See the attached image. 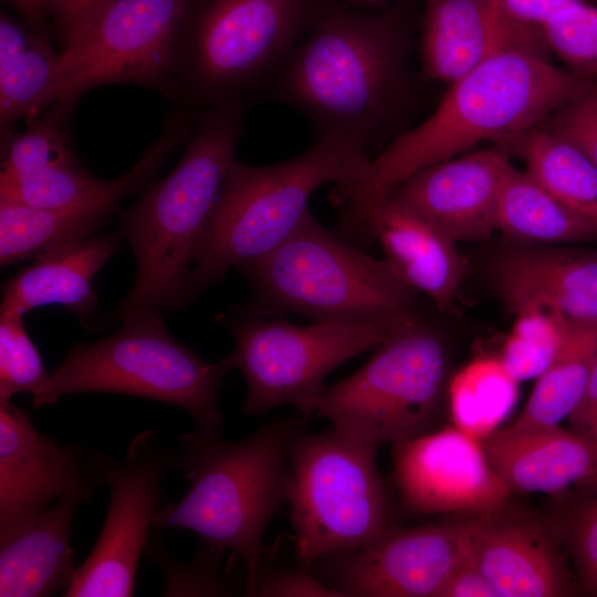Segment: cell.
Returning <instances> with one entry per match:
<instances>
[{"label":"cell","mask_w":597,"mask_h":597,"mask_svg":"<svg viewBox=\"0 0 597 597\" xmlns=\"http://www.w3.org/2000/svg\"><path fill=\"white\" fill-rule=\"evenodd\" d=\"M316 8L315 0H189L165 95L197 114L261 102Z\"/></svg>","instance_id":"8992f818"},{"label":"cell","mask_w":597,"mask_h":597,"mask_svg":"<svg viewBox=\"0 0 597 597\" xmlns=\"http://www.w3.org/2000/svg\"><path fill=\"white\" fill-rule=\"evenodd\" d=\"M73 106L55 102L42 118L21 134L1 142L0 185L13 182L46 167L77 164L65 122Z\"/></svg>","instance_id":"4dcf8cb0"},{"label":"cell","mask_w":597,"mask_h":597,"mask_svg":"<svg viewBox=\"0 0 597 597\" xmlns=\"http://www.w3.org/2000/svg\"><path fill=\"white\" fill-rule=\"evenodd\" d=\"M95 486L71 491L0 543L1 597H48L70 588L77 569L72 524L77 507L90 501Z\"/></svg>","instance_id":"cb8c5ba5"},{"label":"cell","mask_w":597,"mask_h":597,"mask_svg":"<svg viewBox=\"0 0 597 597\" xmlns=\"http://www.w3.org/2000/svg\"><path fill=\"white\" fill-rule=\"evenodd\" d=\"M81 443L60 444L29 413L0 402V543L71 491L96 484Z\"/></svg>","instance_id":"2e32d148"},{"label":"cell","mask_w":597,"mask_h":597,"mask_svg":"<svg viewBox=\"0 0 597 597\" xmlns=\"http://www.w3.org/2000/svg\"><path fill=\"white\" fill-rule=\"evenodd\" d=\"M118 238L90 237L33 260L2 285L0 313L24 314L36 307L61 305L83 326L93 327L98 302L93 279L115 252Z\"/></svg>","instance_id":"d4e9b609"},{"label":"cell","mask_w":597,"mask_h":597,"mask_svg":"<svg viewBox=\"0 0 597 597\" xmlns=\"http://www.w3.org/2000/svg\"><path fill=\"white\" fill-rule=\"evenodd\" d=\"M378 449L336 429L294 436L287 503L295 554L306 567L365 547L392 526Z\"/></svg>","instance_id":"30bf717a"},{"label":"cell","mask_w":597,"mask_h":597,"mask_svg":"<svg viewBox=\"0 0 597 597\" xmlns=\"http://www.w3.org/2000/svg\"><path fill=\"white\" fill-rule=\"evenodd\" d=\"M498 231L510 238L547 244L597 240V227L579 216L525 170L512 163L498 197Z\"/></svg>","instance_id":"83f0119b"},{"label":"cell","mask_w":597,"mask_h":597,"mask_svg":"<svg viewBox=\"0 0 597 597\" xmlns=\"http://www.w3.org/2000/svg\"><path fill=\"white\" fill-rule=\"evenodd\" d=\"M449 350L420 314L398 327L356 373L325 386L312 413L377 447L408 441L439 422L449 385Z\"/></svg>","instance_id":"9c48e42d"},{"label":"cell","mask_w":597,"mask_h":597,"mask_svg":"<svg viewBox=\"0 0 597 597\" xmlns=\"http://www.w3.org/2000/svg\"><path fill=\"white\" fill-rule=\"evenodd\" d=\"M537 30L549 52L573 73L597 76V6L589 0H556Z\"/></svg>","instance_id":"d6a6232c"},{"label":"cell","mask_w":597,"mask_h":597,"mask_svg":"<svg viewBox=\"0 0 597 597\" xmlns=\"http://www.w3.org/2000/svg\"><path fill=\"white\" fill-rule=\"evenodd\" d=\"M568 420L573 430L597 441V355L584 396Z\"/></svg>","instance_id":"60d3db41"},{"label":"cell","mask_w":597,"mask_h":597,"mask_svg":"<svg viewBox=\"0 0 597 597\" xmlns=\"http://www.w3.org/2000/svg\"><path fill=\"white\" fill-rule=\"evenodd\" d=\"M61 52L39 32L0 14V132L13 135L15 122L31 124L57 101Z\"/></svg>","instance_id":"484cf974"},{"label":"cell","mask_w":597,"mask_h":597,"mask_svg":"<svg viewBox=\"0 0 597 597\" xmlns=\"http://www.w3.org/2000/svg\"><path fill=\"white\" fill-rule=\"evenodd\" d=\"M251 107L230 103L203 111L172 171L121 212L118 234L133 250L136 276L109 320L189 301L191 254L235 161Z\"/></svg>","instance_id":"277c9868"},{"label":"cell","mask_w":597,"mask_h":597,"mask_svg":"<svg viewBox=\"0 0 597 597\" xmlns=\"http://www.w3.org/2000/svg\"><path fill=\"white\" fill-rule=\"evenodd\" d=\"M348 6L357 9H377L383 8L389 2H397L400 0H345Z\"/></svg>","instance_id":"ee69618b"},{"label":"cell","mask_w":597,"mask_h":597,"mask_svg":"<svg viewBox=\"0 0 597 597\" xmlns=\"http://www.w3.org/2000/svg\"><path fill=\"white\" fill-rule=\"evenodd\" d=\"M507 49L551 53L540 31L511 17L498 0H423L422 77L450 85Z\"/></svg>","instance_id":"d6986e66"},{"label":"cell","mask_w":597,"mask_h":597,"mask_svg":"<svg viewBox=\"0 0 597 597\" xmlns=\"http://www.w3.org/2000/svg\"><path fill=\"white\" fill-rule=\"evenodd\" d=\"M410 0L367 11L317 1L315 14L265 86L261 101L302 114L315 140L369 158L391 134L410 96Z\"/></svg>","instance_id":"6da1fadb"},{"label":"cell","mask_w":597,"mask_h":597,"mask_svg":"<svg viewBox=\"0 0 597 597\" xmlns=\"http://www.w3.org/2000/svg\"><path fill=\"white\" fill-rule=\"evenodd\" d=\"M145 553L161 570L165 596H231L237 593V584L220 570V552L207 547L188 562H178L149 538Z\"/></svg>","instance_id":"8d00e7d4"},{"label":"cell","mask_w":597,"mask_h":597,"mask_svg":"<svg viewBox=\"0 0 597 597\" xmlns=\"http://www.w3.org/2000/svg\"><path fill=\"white\" fill-rule=\"evenodd\" d=\"M409 321L298 326L282 320L223 316L234 338L233 350L223 358L230 369L243 374L248 386L242 412L256 416L294 405L303 417H311L312 405L334 368L379 346Z\"/></svg>","instance_id":"8fae6325"},{"label":"cell","mask_w":597,"mask_h":597,"mask_svg":"<svg viewBox=\"0 0 597 597\" xmlns=\"http://www.w3.org/2000/svg\"><path fill=\"white\" fill-rule=\"evenodd\" d=\"M494 145L519 157L531 177L597 227V165L576 145L540 125Z\"/></svg>","instance_id":"4316f807"},{"label":"cell","mask_w":597,"mask_h":597,"mask_svg":"<svg viewBox=\"0 0 597 597\" xmlns=\"http://www.w3.org/2000/svg\"><path fill=\"white\" fill-rule=\"evenodd\" d=\"M116 182L98 180L80 164L53 166L0 185V202H17L36 208H63L101 195Z\"/></svg>","instance_id":"e575fe53"},{"label":"cell","mask_w":597,"mask_h":597,"mask_svg":"<svg viewBox=\"0 0 597 597\" xmlns=\"http://www.w3.org/2000/svg\"><path fill=\"white\" fill-rule=\"evenodd\" d=\"M302 422L275 419L239 441L197 430L181 434L171 448L172 470L189 489L159 506L153 527L192 531L209 548L230 551L244 565L245 595L253 596L263 534L287 502L289 451Z\"/></svg>","instance_id":"3957f363"},{"label":"cell","mask_w":597,"mask_h":597,"mask_svg":"<svg viewBox=\"0 0 597 597\" xmlns=\"http://www.w3.org/2000/svg\"><path fill=\"white\" fill-rule=\"evenodd\" d=\"M10 3L24 19L28 25L40 33L46 12L45 0H4Z\"/></svg>","instance_id":"7bdbcfd3"},{"label":"cell","mask_w":597,"mask_h":597,"mask_svg":"<svg viewBox=\"0 0 597 597\" xmlns=\"http://www.w3.org/2000/svg\"><path fill=\"white\" fill-rule=\"evenodd\" d=\"M391 476L404 507L416 514L484 513L512 494L480 440L458 427L394 444Z\"/></svg>","instance_id":"9a60e30c"},{"label":"cell","mask_w":597,"mask_h":597,"mask_svg":"<svg viewBox=\"0 0 597 597\" xmlns=\"http://www.w3.org/2000/svg\"><path fill=\"white\" fill-rule=\"evenodd\" d=\"M188 1H104L63 35L56 102L74 106L88 90L118 83L165 94Z\"/></svg>","instance_id":"7c38bea8"},{"label":"cell","mask_w":597,"mask_h":597,"mask_svg":"<svg viewBox=\"0 0 597 597\" xmlns=\"http://www.w3.org/2000/svg\"><path fill=\"white\" fill-rule=\"evenodd\" d=\"M114 334L72 346L57 369L32 395L33 408L62 396L112 392L151 399L185 409L196 430L220 434L224 425L218 398L231 370L222 357L208 363L170 336L159 310H143L122 320Z\"/></svg>","instance_id":"ba28073f"},{"label":"cell","mask_w":597,"mask_h":597,"mask_svg":"<svg viewBox=\"0 0 597 597\" xmlns=\"http://www.w3.org/2000/svg\"><path fill=\"white\" fill-rule=\"evenodd\" d=\"M378 241L385 260L416 292L425 293L444 313L455 308L459 289L468 273L457 242L431 222L385 198L366 214L356 245Z\"/></svg>","instance_id":"44dd1931"},{"label":"cell","mask_w":597,"mask_h":597,"mask_svg":"<svg viewBox=\"0 0 597 597\" xmlns=\"http://www.w3.org/2000/svg\"><path fill=\"white\" fill-rule=\"evenodd\" d=\"M597 355V325H570L559 352L536 378L514 431L558 426L582 400Z\"/></svg>","instance_id":"f1b7e54d"},{"label":"cell","mask_w":597,"mask_h":597,"mask_svg":"<svg viewBox=\"0 0 597 597\" xmlns=\"http://www.w3.org/2000/svg\"><path fill=\"white\" fill-rule=\"evenodd\" d=\"M253 596L259 597H343L305 569L277 568L258 574Z\"/></svg>","instance_id":"f35d334b"},{"label":"cell","mask_w":597,"mask_h":597,"mask_svg":"<svg viewBox=\"0 0 597 597\" xmlns=\"http://www.w3.org/2000/svg\"><path fill=\"white\" fill-rule=\"evenodd\" d=\"M85 462L98 485L108 486L109 505L90 555L63 596H132L163 499V476L172 470V451L157 432L146 430L133 439L122 460L94 452Z\"/></svg>","instance_id":"4fadbf2b"},{"label":"cell","mask_w":597,"mask_h":597,"mask_svg":"<svg viewBox=\"0 0 597 597\" xmlns=\"http://www.w3.org/2000/svg\"><path fill=\"white\" fill-rule=\"evenodd\" d=\"M369 160L352 148L322 140L272 165L248 166L235 160L192 251L189 300L221 282L231 269L276 248L310 211L316 189L358 180Z\"/></svg>","instance_id":"52a82bcc"},{"label":"cell","mask_w":597,"mask_h":597,"mask_svg":"<svg viewBox=\"0 0 597 597\" xmlns=\"http://www.w3.org/2000/svg\"><path fill=\"white\" fill-rule=\"evenodd\" d=\"M494 280L513 313L536 305L570 325H597V250H513L496 262Z\"/></svg>","instance_id":"7402d4cb"},{"label":"cell","mask_w":597,"mask_h":597,"mask_svg":"<svg viewBox=\"0 0 597 597\" xmlns=\"http://www.w3.org/2000/svg\"><path fill=\"white\" fill-rule=\"evenodd\" d=\"M41 355L21 313H0V402L20 392L32 395L48 379Z\"/></svg>","instance_id":"d590c367"},{"label":"cell","mask_w":597,"mask_h":597,"mask_svg":"<svg viewBox=\"0 0 597 597\" xmlns=\"http://www.w3.org/2000/svg\"><path fill=\"white\" fill-rule=\"evenodd\" d=\"M177 146L171 133H163L109 190L69 207L0 203V265L36 260L88 239L123 198L153 179Z\"/></svg>","instance_id":"ffe728a7"},{"label":"cell","mask_w":597,"mask_h":597,"mask_svg":"<svg viewBox=\"0 0 597 597\" xmlns=\"http://www.w3.org/2000/svg\"><path fill=\"white\" fill-rule=\"evenodd\" d=\"M568 490L559 517L551 523L574 564L578 587L597 597V476Z\"/></svg>","instance_id":"836d02e7"},{"label":"cell","mask_w":597,"mask_h":597,"mask_svg":"<svg viewBox=\"0 0 597 597\" xmlns=\"http://www.w3.org/2000/svg\"><path fill=\"white\" fill-rule=\"evenodd\" d=\"M511 164L500 146L427 166L386 198L410 209L453 241H478L498 231V197Z\"/></svg>","instance_id":"ac0fdd59"},{"label":"cell","mask_w":597,"mask_h":597,"mask_svg":"<svg viewBox=\"0 0 597 597\" xmlns=\"http://www.w3.org/2000/svg\"><path fill=\"white\" fill-rule=\"evenodd\" d=\"M106 0H45L46 12L63 31V35Z\"/></svg>","instance_id":"b9f144b4"},{"label":"cell","mask_w":597,"mask_h":597,"mask_svg":"<svg viewBox=\"0 0 597 597\" xmlns=\"http://www.w3.org/2000/svg\"><path fill=\"white\" fill-rule=\"evenodd\" d=\"M593 83L526 49L503 50L451 83L433 113L369 160L356 181L337 185L336 231L356 238L368 211L418 170L457 157L482 142L494 144L538 126Z\"/></svg>","instance_id":"7a4b0ae2"},{"label":"cell","mask_w":597,"mask_h":597,"mask_svg":"<svg viewBox=\"0 0 597 597\" xmlns=\"http://www.w3.org/2000/svg\"><path fill=\"white\" fill-rule=\"evenodd\" d=\"M517 380L499 359H478L449 380L447 396L457 427L475 438L494 431L512 409Z\"/></svg>","instance_id":"f546056e"},{"label":"cell","mask_w":597,"mask_h":597,"mask_svg":"<svg viewBox=\"0 0 597 597\" xmlns=\"http://www.w3.org/2000/svg\"><path fill=\"white\" fill-rule=\"evenodd\" d=\"M438 597H498L491 583L469 555L453 570Z\"/></svg>","instance_id":"ab89813d"},{"label":"cell","mask_w":597,"mask_h":597,"mask_svg":"<svg viewBox=\"0 0 597 597\" xmlns=\"http://www.w3.org/2000/svg\"><path fill=\"white\" fill-rule=\"evenodd\" d=\"M514 314L500 360L517 381L537 378L559 352L570 324L559 314L536 305Z\"/></svg>","instance_id":"1f68e13d"},{"label":"cell","mask_w":597,"mask_h":597,"mask_svg":"<svg viewBox=\"0 0 597 597\" xmlns=\"http://www.w3.org/2000/svg\"><path fill=\"white\" fill-rule=\"evenodd\" d=\"M473 563L498 597H562L573 582L551 522L500 509L459 522Z\"/></svg>","instance_id":"e0dca14e"},{"label":"cell","mask_w":597,"mask_h":597,"mask_svg":"<svg viewBox=\"0 0 597 597\" xmlns=\"http://www.w3.org/2000/svg\"><path fill=\"white\" fill-rule=\"evenodd\" d=\"M480 442L511 493L559 494L597 476V441L559 425L519 431L503 427Z\"/></svg>","instance_id":"603a6c76"},{"label":"cell","mask_w":597,"mask_h":597,"mask_svg":"<svg viewBox=\"0 0 597 597\" xmlns=\"http://www.w3.org/2000/svg\"><path fill=\"white\" fill-rule=\"evenodd\" d=\"M540 126L576 145L597 165V85L591 84Z\"/></svg>","instance_id":"74e56055"},{"label":"cell","mask_w":597,"mask_h":597,"mask_svg":"<svg viewBox=\"0 0 597 597\" xmlns=\"http://www.w3.org/2000/svg\"><path fill=\"white\" fill-rule=\"evenodd\" d=\"M251 289L240 315L295 313L312 322L402 323L419 315L416 291L308 211L265 255L239 269Z\"/></svg>","instance_id":"5b68a950"},{"label":"cell","mask_w":597,"mask_h":597,"mask_svg":"<svg viewBox=\"0 0 597 597\" xmlns=\"http://www.w3.org/2000/svg\"><path fill=\"white\" fill-rule=\"evenodd\" d=\"M467 555L459 523L391 526L365 547L322 558L323 582L343 597H438Z\"/></svg>","instance_id":"5bb4252c"}]
</instances>
